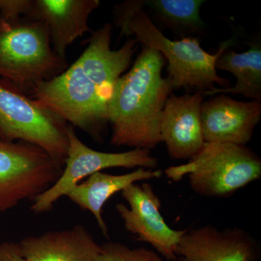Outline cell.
Listing matches in <instances>:
<instances>
[{
  "label": "cell",
  "mask_w": 261,
  "mask_h": 261,
  "mask_svg": "<svg viewBox=\"0 0 261 261\" xmlns=\"http://www.w3.org/2000/svg\"><path fill=\"white\" fill-rule=\"evenodd\" d=\"M68 149L65 168L54 185L33 200L31 211L44 214L66 195L72 187L94 173L111 168L157 169L159 161L147 149H133L123 152H105L95 150L82 142L73 126L67 130Z\"/></svg>",
  "instance_id": "ba28073f"
},
{
  "label": "cell",
  "mask_w": 261,
  "mask_h": 261,
  "mask_svg": "<svg viewBox=\"0 0 261 261\" xmlns=\"http://www.w3.org/2000/svg\"><path fill=\"white\" fill-rule=\"evenodd\" d=\"M146 9H149L164 29L181 34H200L205 24L200 16L202 0H146Z\"/></svg>",
  "instance_id": "e0dca14e"
},
{
  "label": "cell",
  "mask_w": 261,
  "mask_h": 261,
  "mask_svg": "<svg viewBox=\"0 0 261 261\" xmlns=\"http://www.w3.org/2000/svg\"><path fill=\"white\" fill-rule=\"evenodd\" d=\"M216 69L229 72L236 78V84L228 88L206 91L204 97H214L219 94H241L261 102L260 43H250V49L241 53L226 49L216 61Z\"/></svg>",
  "instance_id": "2e32d148"
},
{
  "label": "cell",
  "mask_w": 261,
  "mask_h": 261,
  "mask_svg": "<svg viewBox=\"0 0 261 261\" xmlns=\"http://www.w3.org/2000/svg\"><path fill=\"white\" fill-rule=\"evenodd\" d=\"M202 103V130L205 142L246 146L261 118V102H243L224 94Z\"/></svg>",
  "instance_id": "7c38bea8"
},
{
  "label": "cell",
  "mask_w": 261,
  "mask_h": 261,
  "mask_svg": "<svg viewBox=\"0 0 261 261\" xmlns=\"http://www.w3.org/2000/svg\"><path fill=\"white\" fill-rule=\"evenodd\" d=\"M66 66V61L51 49L44 24L30 18H0V79L17 88L32 89Z\"/></svg>",
  "instance_id": "5b68a950"
},
{
  "label": "cell",
  "mask_w": 261,
  "mask_h": 261,
  "mask_svg": "<svg viewBox=\"0 0 261 261\" xmlns=\"http://www.w3.org/2000/svg\"><path fill=\"white\" fill-rule=\"evenodd\" d=\"M164 65L162 55L143 47L132 68L117 81L108 104L111 145L151 150L162 143L161 117L174 90L171 79L163 76Z\"/></svg>",
  "instance_id": "7a4b0ae2"
},
{
  "label": "cell",
  "mask_w": 261,
  "mask_h": 261,
  "mask_svg": "<svg viewBox=\"0 0 261 261\" xmlns=\"http://www.w3.org/2000/svg\"><path fill=\"white\" fill-rule=\"evenodd\" d=\"M176 255L178 261H257L260 247L243 228L219 229L207 224L187 229Z\"/></svg>",
  "instance_id": "30bf717a"
},
{
  "label": "cell",
  "mask_w": 261,
  "mask_h": 261,
  "mask_svg": "<svg viewBox=\"0 0 261 261\" xmlns=\"http://www.w3.org/2000/svg\"><path fill=\"white\" fill-rule=\"evenodd\" d=\"M63 166L37 146L0 137V213L45 192L60 177Z\"/></svg>",
  "instance_id": "8992f818"
},
{
  "label": "cell",
  "mask_w": 261,
  "mask_h": 261,
  "mask_svg": "<svg viewBox=\"0 0 261 261\" xmlns=\"http://www.w3.org/2000/svg\"><path fill=\"white\" fill-rule=\"evenodd\" d=\"M33 0H0V15L5 20H16L20 15L29 16Z\"/></svg>",
  "instance_id": "d6986e66"
},
{
  "label": "cell",
  "mask_w": 261,
  "mask_h": 261,
  "mask_svg": "<svg viewBox=\"0 0 261 261\" xmlns=\"http://www.w3.org/2000/svg\"><path fill=\"white\" fill-rule=\"evenodd\" d=\"M161 169L137 168L126 174L114 175L99 171L80 182L67 192L73 203L91 213L97 221L103 236L109 238V228L102 216L105 204L117 192H122L132 184L162 177Z\"/></svg>",
  "instance_id": "9a60e30c"
},
{
  "label": "cell",
  "mask_w": 261,
  "mask_h": 261,
  "mask_svg": "<svg viewBox=\"0 0 261 261\" xmlns=\"http://www.w3.org/2000/svg\"><path fill=\"white\" fill-rule=\"evenodd\" d=\"M112 31L109 23L94 31L71 66L32 89L38 104L96 140H100L108 123V104L115 84L138 47L135 39L128 38L120 49H111Z\"/></svg>",
  "instance_id": "6da1fadb"
},
{
  "label": "cell",
  "mask_w": 261,
  "mask_h": 261,
  "mask_svg": "<svg viewBox=\"0 0 261 261\" xmlns=\"http://www.w3.org/2000/svg\"><path fill=\"white\" fill-rule=\"evenodd\" d=\"M166 177L188 176L192 190L202 197L224 198L261 177V159L247 146L205 142L189 162L165 170Z\"/></svg>",
  "instance_id": "277c9868"
},
{
  "label": "cell",
  "mask_w": 261,
  "mask_h": 261,
  "mask_svg": "<svg viewBox=\"0 0 261 261\" xmlns=\"http://www.w3.org/2000/svg\"><path fill=\"white\" fill-rule=\"evenodd\" d=\"M25 261H95L100 245L83 225L49 231L18 242Z\"/></svg>",
  "instance_id": "5bb4252c"
},
{
  "label": "cell",
  "mask_w": 261,
  "mask_h": 261,
  "mask_svg": "<svg viewBox=\"0 0 261 261\" xmlns=\"http://www.w3.org/2000/svg\"><path fill=\"white\" fill-rule=\"evenodd\" d=\"M128 206L116 205L126 231L137 241L149 244L161 257L177 260L178 243L187 229L170 227L161 214V201L153 187L147 182L132 184L121 192Z\"/></svg>",
  "instance_id": "9c48e42d"
},
{
  "label": "cell",
  "mask_w": 261,
  "mask_h": 261,
  "mask_svg": "<svg viewBox=\"0 0 261 261\" xmlns=\"http://www.w3.org/2000/svg\"><path fill=\"white\" fill-rule=\"evenodd\" d=\"M113 13L120 37L133 38L138 44L159 51L166 58L173 89L206 92L216 88L215 84H219L220 88L229 87L230 82L218 74L216 63L233 44V39L221 43L217 53L210 54L201 47L197 37L175 41L166 37L154 23L142 0H128L115 5Z\"/></svg>",
  "instance_id": "3957f363"
},
{
  "label": "cell",
  "mask_w": 261,
  "mask_h": 261,
  "mask_svg": "<svg viewBox=\"0 0 261 261\" xmlns=\"http://www.w3.org/2000/svg\"><path fill=\"white\" fill-rule=\"evenodd\" d=\"M95 261H164L157 252L145 247H130L121 242L100 245Z\"/></svg>",
  "instance_id": "ac0fdd59"
},
{
  "label": "cell",
  "mask_w": 261,
  "mask_h": 261,
  "mask_svg": "<svg viewBox=\"0 0 261 261\" xmlns=\"http://www.w3.org/2000/svg\"><path fill=\"white\" fill-rule=\"evenodd\" d=\"M0 261H25L20 252L18 243H0Z\"/></svg>",
  "instance_id": "ffe728a7"
},
{
  "label": "cell",
  "mask_w": 261,
  "mask_h": 261,
  "mask_svg": "<svg viewBox=\"0 0 261 261\" xmlns=\"http://www.w3.org/2000/svg\"><path fill=\"white\" fill-rule=\"evenodd\" d=\"M68 127L60 117L0 80V137L37 146L64 164Z\"/></svg>",
  "instance_id": "52a82bcc"
},
{
  "label": "cell",
  "mask_w": 261,
  "mask_h": 261,
  "mask_svg": "<svg viewBox=\"0 0 261 261\" xmlns=\"http://www.w3.org/2000/svg\"><path fill=\"white\" fill-rule=\"evenodd\" d=\"M99 0H33L29 18L45 25L57 55L65 60L67 49L90 32L89 18Z\"/></svg>",
  "instance_id": "4fadbf2b"
},
{
  "label": "cell",
  "mask_w": 261,
  "mask_h": 261,
  "mask_svg": "<svg viewBox=\"0 0 261 261\" xmlns=\"http://www.w3.org/2000/svg\"><path fill=\"white\" fill-rule=\"evenodd\" d=\"M203 93H172L168 98L161 117V137L171 159H191L205 145L201 118Z\"/></svg>",
  "instance_id": "8fae6325"
}]
</instances>
